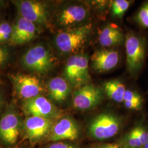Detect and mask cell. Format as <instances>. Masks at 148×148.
I'll list each match as a JSON object with an SVG mask.
<instances>
[{"mask_svg":"<svg viewBox=\"0 0 148 148\" xmlns=\"http://www.w3.org/2000/svg\"><path fill=\"white\" fill-rule=\"evenodd\" d=\"M3 95L2 94L0 90V112L2 110V106H3Z\"/></svg>","mask_w":148,"mask_h":148,"instance_id":"cell-27","label":"cell"},{"mask_svg":"<svg viewBox=\"0 0 148 148\" xmlns=\"http://www.w3.org/2000/svg\"><path fill=\"white\" fill-rule=\"evenodd\" d=\"M93 148H120L119 145L116 144H104L97 145Z\"/></svg>","mask_w":148,"mask_h":148,"instance_id":"cell-26","label":"cell"},{"mask_svg":"<svg viewBox=\"0 0 148 148\" xmlns=\"http://www.w3.org/2000/svg\"><path fill=\"white\" fill-rule=\"evenodd\" d=\"M21 63L26 69L43 74L52 68L53 59L46 48L38 45L30 48L23 55Z\"/></svg>","mask_w":148,"mask_h":148,"instance_id":"cell-8","label":"cell"},{"mask_svg":"<svg viewBox=\"0 0 148 148\" xmlns=\"http://www.w3.org/2000/svg\"><path fill=\"white\" fill-rule=\"evenodd\" d=\"M64 74L69 84L76 88L87 84L90 75L87 56L82 54L70 56L65 66Z\"/></svg>","mask_w":148,"mask_h":148,"instance_id":"cell-4","label":"cell"},{"mask_svg":"<svg viewBox=\"0 0 148 148\" xmlns=\"http://www.w3.org/2000/svg\"><path fill=\"white\" fill-rule=\"evenodd\" d=\"M21 109L27 116H39L57 120L62 111L43 95L22 101Z\"/></svg>","mask_w":148,"mask_h":148,"instance_id":"cell-7","label":"cell"},{"mask_svg":"<svg viewBox=\"0 0 148 148\" xmlns=\"http://www.w3.org/2000/svg\"><path fill=\"white\" fill-rule=\"evenodd\" d=\"M21 148H32V147L31 146H29V145H25V146H24V147H22Z\"/></svg>","mask_w":148,"mask_h":148,"instance_id":"cell-28","label":"cell"},{"mask_svg":"<svg viewBox=\"0 0 148 148\" xmlns=\"http://www.w3.org/2000/svg\"><path fill=\"white\" fill-rule=\"evenodd\" d=\"M123 34L116 25H109L101 32L99 36V42L103 47H111L122 42Z\"/></svg>","mask_w":148,"mask_h":148,"instance_id":"cell-17","label":"cell"},{"mask_svg":"<svg viewBox=\"0 0 148 148\" xmlns=\"http://www.w3.org/2000/svg\"><path fill=\"white\" fill-rule=\"evenodd\" d=\"M37 34L35 24L21 16L12 26V32L8 42L11 45H21L33 40Z\"/></svg>","mask_w":148,"mask_h":148,"instance_id":"cell-13","label":"cell"},{"mask_svg":"<svg viewBox=\"0 0 148 148\" xmlns=\"http://www.w3.org/2000/svg\"><path fill=\"white\" fill-rule=\"evenodd\" d=\"M123 103L128 109L139 110L143 108L144 100L143 97L137 91L126 90L123 98Z\"/></svg>","mask_w":148,"mask_h":148,"instance_id":"cell-19","label":"cell"},{"mask_svg":"<svg viewBox=\"0 0 148 148\" xmlns=\"http://www.w3.org/2000/svg\"><path fill=\"white\" fill-rule=\"evenodd\" d=\"M134 19L140 27L144 29H148V1L141 5Z\"/></svg>","mask_w":148,"mask_h":148,"instance_id":"cell-20","label":"cell"},{"mask_svg":"<svg viewBox=\"0 0 148 148\" xmlns=\"http://www.w3.org/2000/svg\"><path fill=\"white\" fill-rule=\"evenodd\" d=\"M12 32V27L8 22L1 23L0 27V43L8 42Z\"/></svg>","mask_w":148,"mask_h":148,"instance_id":"cell-23","label":"cell"},{"mask_svg":"<svg viewBox=\"0 0 148 148\" xmlns=\"http://www.w3.org/2000/svg\"><path fill=\"white\" fill-rule=\"evenodd\" d=\"M1 23H0V27H1Z\"/></svg>","mask_w":148,"mask_h":148,"instance_id":"cell-31","label":"cell"},{"mask_svg":"<svg viewBox=\"0 0 148 148\" xmlns=\"http://www.w3.org/2000/svg\"><path fill=\"white\" fill-rule=\"evenodd\" d=\"M11 78L16 95L23 101L42 95L45 91L40 79L35 75L16 74Z\"/></svg>","mask_w":148,"mask_h":148,"instance_id":"cell-9","label":"cell"},{"mask_svg":"<svg viewBox=\"0 0 148 148\" xmlns=\"http://www.w3.org/2000/svg\"><path fill=\"white\" fill-rule=\"evenodd\" d=\"M104 90L106 95L111 100L117 103L123 101L126 92L125 86L118 79H112L106 82L104 85Z\"/></svg>","mask_w":148,"mask_h":148,"instance_id":"cell-18","label":"cell"},{"mask_svg":"<svg viewBox=\"0 0 148 148\" xmlns=\"http://www.w3.org/2000/svg\"><path fill=\"white\" fill-rule=\"evenodd\" d=\"M0 148H1V147H0Z\"/></svg>","mask_w":148,"mask_h":148,"instance_id":"cell-33","label":"cell"},{"mask_svg":"<svg viewBox=\"0 0 148 148\" xmlns=\"http://www.w3.org/2000/svg\"><path fill=\"white\" fill-rule=\"evenodd\" d=\"M87 11L82 5H73L64 8L59 14L58 21L62 26H70L84 21Z\"/></svg>","mask_w":148,"mask_h":148,"instance_id":"cell-15","label":"cell"},{"mask_svg":"<svg viewBox=\"0 0 148 148\" xmlns=\"http://www.w3.org/2000/svg\"><path fill=\"white\" fill-rule=\"evenodd\" d=\"M2 3H3V2H2V1H0V5H2Z\"/></svg>","mask_w":148,"mask_h":148,"instance_id":"cell-30","label":"cell"},{"mask_svg":"<svg viewBox=\"0 0 148 148\" xmlns=\"http://www.w3.org/2000/svg\"><path fill=\"white\" fill-rule=\"evenodd\" d=\"M57 120L39 116H27L23 121V132L31 145L46 140Z\"/></svg>","mask_w":148,"mask_h":148,"instance_id":"cell-6","label":"cell"},{"mask_svg":"<svg viewBox=\"0 0 148 148\" xmlns=\"http://www.w3.org/2000/svg\"><path fill=\"white\" fill-rule=\"evenodd\" d=\"M121 127L120 117L111 113L104 112L92 119L88 127V132L93 139L103 140L116 136Z\"/></svg>","mask_w":148,"mask_h":148,"instance_id":"cell-2","label":"cell"},{"mask_svg":"<svg viewBox=\"0 0 148 148\" xmlns=\"http://www.w3.org/2000/svg\"></svg>","mask_w":148,"mask_h":148,"instance_id":"cell-32","label":"cell"},{"mask_svg":"<svg viewBox=\"0 0 148 148\" xmlns=\"http://www.w3.org/2000/svg\"><path fill=\"white\" fill-rule=\"evenodd\" d=\"M125 47L127 70L130 74L136 75L145 63L147 51L146 39L140 35L130 33L126 37Z\"/></svg>","mask_w":148,"mask_h":148,"instance_id":"cell-1","label":"cell"},{"mask_svg":"<svg viewBox=\"0 0 148 148\" xmlns=\"http://www.w3.org/2000/svg\"><path fill=\"white\" fill-rule=\"evenodd\" d=\"M92 29L90 24L62 32L56 36L55 43L59 50L63 53H73L79 49L85 43Z\"/></svg>","mask_w":148,"mask_h":148,"instance_id":"cell-5","label":"cell"},{"mask_svg":"<svg viewBox=\"0 0 148 148\" xmlns=\"http://www.w3.org/2000/svg\"><path fill=\"white\" fill-rule=\"evenodd\" d=\"M42 148H79V147L69 141H59L50 142Z\"/></svg>","mask_w":148,"mask_h":148,"instance_id":"cell-24","label":"cell"},{"mask_svg":"<svg viewBox=\"0 0 148 148\" xmlns=\"http://www.w3.org/2000/svg\"><path fill=\"white\" fill-rule=\"evenodd\" d=\"M23 130V121L14 107H8L0 119V141L7 146H13Z\"/></svg>","mask_w":148,"mask_h":148,"instance_id":"cell-3","label":"cell"},{"mask_svg":"<svg viewBox=\"0 0 148 148\" xmlns=\"http://www.w3.org/2000/svg\"><path fill=\"white\" fill-rule=\"evenodd\" d=\"M119 60V53L114 50L101 49L95 52L91 58L92 68L99 73L111 70L116 66Z\"/></svg>","mask_w":148,"mask_h":148,"instance_id":"cell-14","label":"cell"},{"mask_svg":"<svg viewBox=\"0 0 148 148\" xmlns=\"http://www.w3.org/2000/svg\"><path fill=\"white\" fill-rule=\"evenodd\" d=\"M69 82L61 77H56L51 79L48 84L49 96L52 101L61 103L65 101L70 92Z\"/></svg>","mask_w":148,"mask_h":148,"instance_id":"cell-16","label":"cell"},{"mask_svg":"<svg viewBox=\"0 0 148 148\" xmlns=\"http://www.w3.org/2000/svg\"><path fill=\"white\" fill-rule=\"evenodd\" d=\"M131 2L126 0L114 1L112 4V13L113 16L121 18L128 9Z\"/></svg>","mask_w":148,"mask_h":148,"instance_id":"cell-21","label":"cell"},{"mask_svg":"<svg viewBox=\"0 0 148 148\" xmlns=\"http://www.w3.org/2000/svg\"><path fill=\"white\" fill-rule=\"evenodd\" d=\"M79 127L74 119L69 116H62L55 121L45 141H75L79 139Z\"/></svg>","mask_w":148,"mask_h":148,"instance_id":"cell-10","label":"cell"},{"mask_svg":"<svg viewBox=\"0 0 148 148\" xmlns=\"http://www.w3.org/2000/svg\"><path fill=\"white\" fill-rule=\"evenodd\" d=\"M9 56L8 49L5 47L0 46V67L7 63L8 60Z\"/></svg>","mask_w":148,"mask_h":148,"instance_id":"cell-25","label":"cell"},{"mask_svg":"<svg viewBox=\"0 0 148 148\" xmlns=\"http://www.w3.org/2000/svg\"><path fill=\"white\" fill-rule=\"evenodd\" d=\"M20 16L34 24H43L48 20L47 6L40 1L32 0L13 1Z\"/></svg>","mask_w":148,"mask_h":148,"instance_id":"cell-12","label":"cell"},{"mask_svg":"<svg viewBox=\"0 0 148 148\" xmlns=\"http://www.w3.org/2000/svg\"><path fill=\"white\" fill-rule=\"evenodd\" d=\"M144 148H148V142L144 146Z\"/></svg>","mask_w":148,"mask_h":148,"instance_id":"cell-29","label":"cell"},{"mask_svg":"<svg viewBox=\"0 0 148 148\" xmlns=\"http://www.w3.org/2000/svg\"><path fill=\"white\" fill-rule=\"evenodd\" d=\"M124 143L129 148H138L143 147L135 127L126 135L124 139Z\"/></svg>","mask_w":148,"mask_h":148,"instance_id":"cell-22","label":"cell"},{"mask_svg":"<svg viewBox=\"0 0 148 148\" xmlns=\"http://www.w3.org/2000/svg\"><path fill=\"white\" fill-rule=\"evenodd\" d=\"M103 92L100 88L87 84L74 92L73 106L79 110L92 109L99 105L103 99Z\"/></svg>","mask_w":148,"mask_h":148,"instance_id":"cell-11","label":"cell"}]
</instances>
